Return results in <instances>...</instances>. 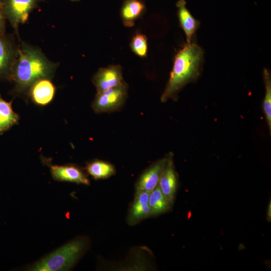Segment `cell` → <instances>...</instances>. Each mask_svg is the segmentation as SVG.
<instances>
[{
    "mask_svg": "<svg viewBox=\"0 0 271 271\" xmlns=\"http://www.w3.org/2000/svg\"><path fill=\"white\" fill-rule=\"evenodd\" d=\"M58 65L48 60L38 48L22 42L11 72L10 81L14 83V87L10 93L27 97L31 85L41 78L52 79Z\"/></svg>",
    "mask_w": 271,
    "mask_h": 271,
    "instance_id": "cell-1",
    "label": "cell"
},
{
    "mask_svg": "<svg viewBox=\"0 0 271 271\" xmlns=\"http://www.w3.org/2000/svg\"><path fill=\"white\" fill-rule=\"evenodd\" d=\"M204 60V51L196 43H186L176 54L169 80L162 95L163 102L176 98L188 82L199 76Z\"/></svg>",
    "mask_w": 271,
    "mask_h": 271,
    "instance_id": "cell-2",
    "label": "cell"
},
{
    "mask_svg": "<svg viewBox=\"0 0 271 271\" xmlns=\"http://www.w3.org/2000/svg\"><path fill=\"white\" fill-rule=\"evenodd\" d=\"M87 241L77 238L63 245L35 263L31 268L35 271L67 270L78 260L86 248Z\"/></svg>",
    "mask_w": 271,
    "mask_h": 271,
    "instance_id": "cell-3",
    "label": "cell"
},
{
    "mask_svg": "<svg viewBox=\"0 0 271 271\" xmlns=\"http://www.w3.org/2000/svg\"><path fill=\"white\" fill-rule=\"evenodd\" d=\"M127 92L128 85L125 81L116 86L97 92L91 104L92 108L97 113L118 110L124 103Z\"/></svg>",
    "mask_w": 271,
    "mask_h": 271,
    "instance_id": "cell-4",
    "label": "cell"
},
{
    "mask_svg": "<svg viewBox=\"0 0 271 271\" xmlns=\"http://www.w3.org/2000/svg\"><path fill=\"white\" fill-rule=\"evenodd\" d=\"M41 1L5 0L3 6L6 19L17 30L20 24L27 21L30 12Z\"/></svg>",
    "mask_w": 271,
    "mask_h": 271,
    "instance_id": "cell-5",
    "label": "cell"
},
{
    "mask_svg": "<svg viewBox=\"0 0 271 271\" xmlns=\"http://www.w3.org/2000/svg\"><path fill=\"white\" fill-rule=\"evenodd\" d=\"M18 48L13 38L0 34V80L10 81Z\"/></svg>",
    "mask_w": 271,
    "mask_h": 271,
    "instance_id": "cell-6",
    "label": "cell"
},
{
    "mask_svg": "<svg viewBox=\"0 0 271 271\" xmlns=\"http://www.w3.org/2000/svg\"><path fill=\"white\" fill-rule=\"evenodd\" d=\"M92 80L97 92L116 86L124 81L122 68L119 65L101 68L93 75Z\"/></svg>",
    "mask_w": 271,
    "mask_h": 271,
    "instance_id": "cell-7",
    "label": "cell"
},
{
    "mask_svg": "<svg viewBox=\"0 0 271 271\" xmlns=\"http://www.w3.org/2000/svg\"><path fill=\"white\" fill-rule=\"evenodd\" d=\"M56 88L51 79L43 78L34 82L30 87L27 98L36 105L44 106L50 103L53 100Z\"/></svg>",
    "mask_w": 271,
    "mask_h": 271,
    "instance_id": "cell-8",
    "label": "cell"
},
{
    "mask_svg": "<svg viewBox=\"0 0 271 271\" xmlns=\"http://www.w3.org/2000/svg\"><path fill=\"white\" fill-rule=\"evenodd\" d=\"M159 186L172 206L178 187V177L174 169L171 153L167 156L166 165L161 176Z\"/></svg>",
    "mask_w": 271,
    "mask_h": 271,
    "instance_id": "cell-9",
    "label": "cell"
},
{
    "mask_svg": "<svg viewBox=\"0 0 271 271\" xmlns=\"http://www.w3.org/2000/svg\"><path fill=\"white\" fill-rule=\"evenodd\" d=\"M50 168L52 177L56 181L89 184V180L86 174L80 168L74 165H51Z\"/></svg>",
    "mask_w": 271,
    "mask_h": 271,
    "instance_id": "cell-10",
    "label": "cell"
},
{
    "mask_svg": "<svg viewBox=\"0 0 271 271\" xmlns=\"http://www.w3.org/2000/svg\"><path fill=\"white\" fill-rule=\"evenodd\" d=\"M166 160L167 156L157 161L143 173L136 184V192H150L158 185Z\"/></svg>",
    "mask_w": 271,
    "mask_h": 271,
    "instance_id": "cell-11",
    "label": "cell"
},
{
    "mask_svg": "<svg viewBox=\"0 0 271 271\" xmlns=\"http://www.w3.org/2000/svg\"><path fill=\"white\" fill-rule=\"evenodd\" d=\"M186 4L185 0H179L176 6L180 26L186 35L187 43H189L191 42L192 37L199 27L200 22L192 16Z\"/></svg>",
    "mask_w": 271,
    "mask_h": 271,
    "instance_id": "cell-12",
    "label": "cell"
},
{
    "mask_svg": "<svg viewBox=\"0 0 271 271\" xmlns=\"http://www.w3.org/2000/svg\"><path fill=\"white\" fill-rule=\"evenodd\" d=\"M149 192L137 191L132 205L131 207L128 222L130 224H135L151 215L149 205Z\"/></svg>",
    "mask_w": 271,
    "mask_h": 271,
    "instance_id": "cell-13",
    "label": "cell"
},
{
    "mask_svg": "<svg viewBox=\"0 0 271 271\" xmlns=\"http://www.w3.org/2000/svg\"><path fill=\"white\" fill-rule=\"evenodd\" d=\"M145 5L140 0H126L120 11V16L123 25L127 27H132L136 20L143 14Z\"/></svg>",
    "mask_w": 271,
    "mask_h": 271,
    "instance_id": "cell-14",
    "label": "cell"
},
{
    "mask_svg": "<svg viewBox=\"0 0 271 271\" xmlns=\"http://www.w3.org/2000/svg\"><path fill=\"white\" fill-rule=\"evenodd\" d=\"M13 100H5L0 93V134L19 123L20 116L12 107Z\"/></svg>",
    "mask_w": 271,
    "mask_h": 271,
    "instance_id": "cell-15",
    "label": "cell"
},
{
    "mask_svg": "<svg viewBox=\"0 0 271 271\" xmlns=\"http://www.w3.org/2000/svg\"><path fill=\"white\" fill-rule=\"evenodd\" d=\"M149 205L151 215H156L167 211L171 207L168 200L158 185L150 192Z\"/></svg>",
    "mask_w": 271,
    "mask_h": 271,
    "instance_id": "cell-16",
    "label": "cell"
},
{
    "mask_svg": "<svg viewBox=\"0 0 271 271\" xmlns=\"http://www.w3.org/2000/svg\"><path fill=\"white\" fill-rule=\"evenodd\" d=\"M85 169L95 179H106L115 173V168L112 164L97 160L87 163Z\"/></svg>",
    "mask_w": 271,
    "mask_h": 271,
    "instance_id": "cell-17",
    "label": "cell"
},
{
    "mask_svg": "<svg viewBox=\"0 0 271 271\" xmlns=\"http://www.w3.org/2000/svg\"><path fill=\"white\" fill-rule=\"evenodd\" d=\"M263 77L265 86V96L263 101V110L269 132H271V78L270 72L264 69Z\"/></svg>",
    "mask_w": 271,
    "mask_h": 271,
    "instance_id": "cell-18",
    "label": "cell"
},
{
    "mask_svg": "<svg viewBox=\"0 0 271 271\" xmlns=\"http://www.w3.org/2000/svg\"><path fill=\"white\" fill-rule=\"evenodd\" d=\"M131 50L138 56L144 57L148 52L147 38L143 34L134 35L130 44Z\"/></svg>",
    "mask_w": 271,
    "mask_h": 271,
    "instance_id": "cell-19",
    "label": "cell"
},
{
    "mask_svg": "<svg viewBox=\"0 0 271 271\" xmlns=\"http://www.w3.org/2000/svg\"><path fill=\"white\" fill-rule=\"evenodd\" d=\"M6 17L3 4L0 1V34L4 35L6 32Z\"/></svg>",
    "mask_w": 271,
    "mask_h": 271,
    "instance_id": "cell-20",
    "label": "cell"
},
{
    "mask_svg": "<svg viewBox=\"0 0 271 271\" xmlns=\"http://www.w3.org/2000/svg\"><path fill=\"white\" fill-rule=\"evenodd\" d=\"M270 202L269 203V204L268 206L267 211V219L268 221H270V218H271V213H270V210H271V207H270Z\"/></svg>",
    "mask_w": 271,
    "mask_h": 271,
    "instance_id": "cell-21",
    "label": "cell"
},
{
    "mask_svg": "<svg viewBox=\"0 0 271 271\" xmlns=\"http://www.w3.org/2000/svg\"><path fill=\"white\" fill-rule=\"evenodd\" d=\"M1 1V2L4 4V2L5 0H0Z\"/></svg>",
    "mask_w": 271,
    "mask_h": 271,
    "instance_id": "cell-22",
    "label": "cell"
},
{
    "mask_svg": "<svg viewBox=\"0 0 271 271\" xmlns=\"http://www.w3.org/2000/svg\"><path fill=\"white\" fill-rule=\"evenodd\" d=\"M70 1H79V0H70Z\"/></svg>",
    "mask_w": 271,
    "mask_h": 271,
    "instance_id": "cell-23",
    "label": "cell"
}]
</instances>
